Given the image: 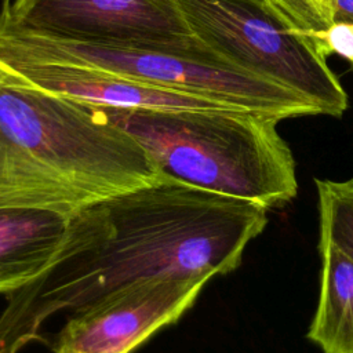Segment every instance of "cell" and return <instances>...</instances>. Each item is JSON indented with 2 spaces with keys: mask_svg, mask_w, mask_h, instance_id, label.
<instances>
[{
  "mask_svg": "<svg viewBox=\"0 0 353 353\" xmlns=\"http://www.w3.org/2000/svg\"><path fill=\"white\" fill-rule=\"evenodd\" d=\"M208 279L164 277L135 284L68 317L54 353H132L193 306Z\"/></svg>",
  "mask_w": 353,
  "mask_h": 353,
  "instance_id": "obj_7",
  "label": "cell"
},
{
  "mask_svg": "<svg viewBox=\"0 0 353 353\" xmlns=\"http://www.w3.org/2000/svg\"><path fill=\"white\" fill-rule=\"evenodd\" d=\"M352 69H353V65H352Z\"/></svg>",
  "mask_w": 353,
  "mask_h": 353,
  "instance_id": "obj_17",
  "label": "cell"
},
{
  "mask_svg": "<svg viewBox=\"0 0 353 353\" xmlns=\"http://www.w3.org/2000/svg\"><path fill=\"white\" fill-rule=\"evenodd\" d=\"M0 61L39 88L101 108L233 109L204 97L142 84L81 65L22 58H0Z\"/></svg>",
  "mask_w": 353,
  "mask_h": 353,
  "instance_id": "obj_8",
  "label": "cell"
},
{
  "mask_svg": "<svg viewBox=\"0 0 353 353\" xmlns=\"http://www.w3.org/2000/svg\"><path fill=\"white\" fill-rule=\"evenodd\" d=\"M196 40L232 66L341 117L347 94L313 37L324 29L301 0H176Z\"/></svg>",
  "mask_w": 353,
  "mask_h": 353,
  "instance_id": "obj_4",
  "label": "cell"
},
{
  "mask_svg": "<svg viewBox=\"0 0 353 353\" xmlns=\"http://www.w3.org/2000/svg\"><path fill=\"white\" fill-rule=\"evenodd\" d=\"M0 32L95 46L207 50L188 29L176 0H11Z\"/></svg>",
  "mask_w": 353,
  "mask_h": 353,
  "instance_id": "obj_6",
  "label": "cell"
},
{
  "mask_svg": "<svg viewBox=\"0 0 353 353\" xmlns=\"http://www.w3.org/2000/svg\"><path fill=\"white\" fill-rule=\"evenodd\" d=\"M319 196L320 240L353 259V178L314 179Z\"/></svg>",
  "mask_w": 353,
  "mask_h": 353,
  "instance_id": "obj_11",
  "label": "cell"
},
{
  "mask_svg": "<svg viewBox=\"0 0 353 353\" xmlns=\"http://www.w3.org/2000/svg\"><path fill=\"white\" fill-rule=\"evenodd\" d=\"M301 1H302V3H305V1H303V0H301ZM305 6H306V3H305ZM306 7H307V6H306ZM307 8H309V7H307Z\"/></svg>",
  "mask_w": 353,
  "mask_h": 353,
  "instance_id": "obj_16",
  "label": "cell"
},
{
  "mask_svg": "<svg viewBox=\"0 0 353 353\" xmlns=\"http://www.w3.org/2000/svg\"><path fill=\"white\" fill-rule=\"evenodd\" d=\"M268 208L171 178L92 203L68 218L50 263L7 295L0 353H19L58 314H76L135 284L236 270Z\"/></svg>",
  "mask_w": 353,
  "mask_h": 353,
  "instance_id": "obj_1",
  "label": "cell"
},
{
  "mask_svg": "<svg viewBox=\"0 0 353 353\" xmlns=\"http://www.w3.org/2000/svg\"><path fill=\"white\" fill-rule=\"evenodd\" d=\"M66 215L0 207V294H11L40 274L58 250Z\"/></svg>",
  "mask_w": 353,
  "mask_h": 353,
  "instance_id": "obj_9",
  "label": "cell"
},
{
  "mask_svg": "<svg viewBox=\"0 0 353 353\" xmlns=\"http://www.w3.org/2000/svg\"><path fill=\"white\" fill-rule=\"evenodd\" d=\"M309 10L313 12L316 19L321 23L325 29L334 21V11H335V0H303Z\"/></svg>",
  "mask_w": 353,
  "mask_h": 353,
  "instance_id": "obj_13",
  "label": "cell"
},
{
  "mask_svg": "<svg viewBox=\"0 0 353 353\" xmlns=\"http://www.w3.org/2000/svg\"><path fill=\"white\" fill-rule=\"evenodd\" d=\"M332 22L353 23V0H335V11Z\"/></svg>",
  "mask_w": 353,
  "mask_h": 353,
  "instance_id": "obj_14",
  "label": "cell"
},
{
  "mask_svg": "<svg viewBox=\"0 0 353 353\" xmlns=\"http://www.w3.org/2000/svg\"><path fill=\"white\" fill-rule=\"evenodd\" d=\"M319 251L320 295L306 336L324 353H353V259L331 244Z\"/></svg>",
  "mask_w": 353,
  "mask_h": 353,
  "instance_id": "obj_10",
  "label": "cell"
},
{
  "mask_svg": "<svg viewBox=\"0 0 353 353\" xmlns=\"http://www.w3.org/2000/svg\"><path fill=\"white\" fill-rule=\"evenodd\" d=\"M0 58L62 62L103 70L142 84L204 97L279 120L321 114L302 95L240 70L212 51L95 46L26 33L0 32Z\"/></svg>",
  "mask_w": 353,
  "mask_h": 353,
  "instance_id": "obj_5",
  "label": "cell"
},
{
  "mask_svg": "<svg viewBox=\"0 0 353 353\" xmlns=\"http://www.w3.org/2000/svg\"><path fill=\"white\" fill-rule=\"evenodd\" d=\"M101 109L163 176L268 210L298 194L295 160L276 117L236 109Z\"/></svg>",
  "mask_w": 353,
  "mask_h": 353,
  "instance_id": "obj_3",
  "label": "cell"
},
{
  "mask_svg": "<svg viewBox=\"0 0 353 353\" xmlns=\"http://www.w3.org/2000/svg\"><path fill=\"white\" fill-rule=\"evenodd\" d=\"M11 0H3V4H6V3H10Z\"/></svg>",
  "mask_w": 353,
  "mask_h": 353,
  "instance_id": "obj_15",
  "label": "cell"
},
{
  "mask_svg": "<svg viewBox=\"0 0 353 353\" xmlns=\"http://www.w3.org/2000/svg\"><path fill=\"white\" fill-rule=\"evenodd\" d=\"M160 178L99 106L39 88L0 61V207L70 216Z\"/></svg>",
  "mask_w": 353,
  "mask_h": 353,
  "instance_id": "obj_2",
  "label": "cell"
},
{
  "mask_svg": "<svg viewBox=\"0 0 353 353\" xmlns=\"http://www.w3.org/2000/svg\"><path fill=\"white\" fill-rule=\"evenodd\" d=\"M313 37L325 58L330 54H338L353 65V23L332 22L325 29L314 30Z\"/></svg>",
  "mask_w": 353,
  "mask_h": 353,
  "instance_id": "obj_12",
  "label": "cell"
}]
</instances>
